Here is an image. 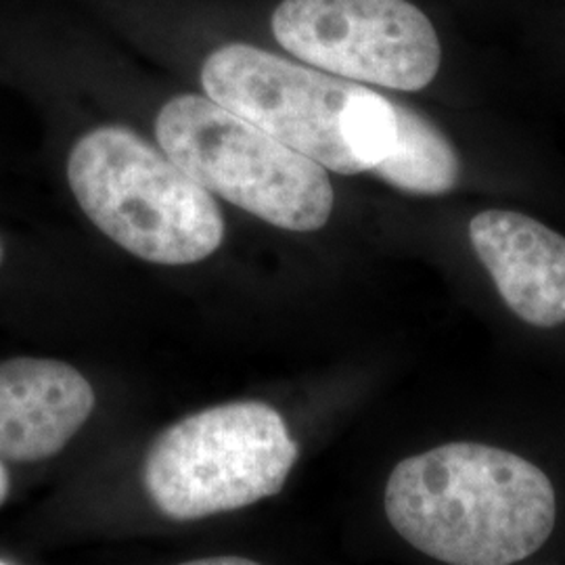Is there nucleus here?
<instances>
[{
  "label": "nucleus",
  "mask_w": 565,
  "mask_h": 565,
  "mask_svg": "<svg viewBox=\"0 0 565 565\" xmlns=\"http://www.w3.org/2000/svg\"><path fill=\"white\" fill-rule=\"evenodd\" d=\"M249 565L254 564V562H249V559H242V557H237V559H203V562H195V565Z\"/></svg>",
  "instance_id": "11"
},
{
  "label": "nucleus",
  "mask_w": 565,
  "mask_h": 565,
  "mask_svg": "<svg viewBox=\"0 0 565 565\" xmlns=\"http://www.w3.org/2000/svg\"><path fill=\"white\" fill-rule=\"evenodd\" d=\"M156 137L205 191L266 223L312 233L333 212V186L321 163L210 97L181 95L166 103Z\"/></svg>",
  "instance_id": "4"
},
{
  "label": "nucleus",
  "mask_w": 565,
  "mask_h": 565,
  "mask_svg": "<svg viewBox=\"0 0 565 565\" xmlns=\"http://www.w3.org/2000/svg\"><path fill=\"white\" fill-rule=\"evenodd\" d=\"M202 84L210 99L338 174L371 172L394 145L390 99L264 49H218L203 63Z\"/></svg>",
  "instance_id": "2"
},
{
  "label": "nucleus",
  "mask_w": 565,
  "mask_h": 565,
  "mask_svg": "<svg viewBox=\"0 0 565 565\" xmlns=\"http://www.w3.org/2000/svg\"><path fill=\"white\" fill-rule=\"evenodd\" d=\"M9 490H11V478H9V471L4 467V461L0 459V505L7 501Z\"/></svg>",
  "instance_id": "10"
},
{
  "label": "nucleus",
  "mask_w": 565,
  "mask_h": 565,
  "mask_svg": "<svg viewBox=\"0 0 565 565\" xmlns=\"http://www.w3.org/2000/svg\"><path fill=\"white\" fill-rule=\"evenodd\" d=\"M67 181L93 224L147 263H202L223 243L210 191L130 128L84 135L70 153Z\"/></svg>",
  "instance_id": "3"
},
{
  "label": "nucleus",
  "mask_w": 565,
  "mask_h": 565,
  "mask_svg": "<svg viewBox=\"0 0 565 565\" xmlns=\"http://www.w3.org/2000/svg\"><path fill=\"white\" fill-rule=\"evenodd\" d=\"M0 263H2V243H0Z\"/></svg>",
  "instance_id": "12"
},
{
  "label": "nucleus",
  "mask_w": 565,
  "mask_h": 565,
  "mask_svg": "<svg viewBox=\"0 0 565 565\" xmlns=\"http://www.w3.org/2000/svg\"><path fill=\"white\" fill-rule=\"evenodd\" d=\"M95 411L81 371L53 359L0 363V459L36 463L61 452Z\"/></svg>",
  "instance_id": "7"
},
{
  "label": "nucleus",
  "mask_w": 565,
  "mask_h": 565,
  "mask_svg": "<svg viewBox=\"0 0 565 565\" xmlns=\"http://www.w3.org/2000/svg\"><path fill=\"white\" fill-rule=\"evenodd\" d=\"M273 34L312 67L396 90H422L443 61L431 21L408 0H282Z\"/></svg>",
  "instance_id": "6"
},
{
  "label": "nucleus",
  "mask_w": 565,
  "mask_h": 565,
  "mask_svg": "<svg viewBox=\"0 0 565 565\" xmlns=\"http://www.w3.org/2000/svg\"><path fill=\"white\" fill-rule=\"evenodd\" d=\"M385 515L406 543L438 562L509 565L545 545L557 501L545 471L524 457L450 443L396 465Z\"/></svg>",
  "instance_id": "1"
},
{
  "label": "nucleus",
  "mask_w": 565,
  "mask_h": 565,
  "mask_svg": "<svg viewBox=\"0 0 565 565\" xmlns=\"http://www.w3.org/2000/svg\"><path fill=\"white\" fill-rule=\"evenodd\" d=\"M469 239L501 298L525 323H565V237L509 210H486L469 223Z\"/></svg>",
  "instance_id": "8"
},
{
  "label": "nucleus",
  "mask_w": 565,
  "mask_h": 565,
  "mask_svg": "<svg viewBox=\"0 0 565 565\" xmlns=\"http://www.w3.org/2000/svg\"><path fill=\"white\" fill-rule=\"evenodd\" d=\"M296 461L298 445L273 406L221 404L168 427L142 480L166 518L189 522L279 494Z\"/></svg>",
  "instance_id": "5"
},
{
  "label": "nucleus",
  "mask_w": 565,
  "mask_h": 565,
  "mask_svg": "<svg viewBox=\"0 0 565 565\" xmlns=\"http://www.w3.org/2000/svg\"><path fill=\"white\" fill-rule=\"evenodd\" d=\"M396 137L375 172L387 184L413 195H445L461 177L459 156L445 132L419 111L394 103Z\"/></svg>",
  "instance_id": "9"
}]
</instances>
